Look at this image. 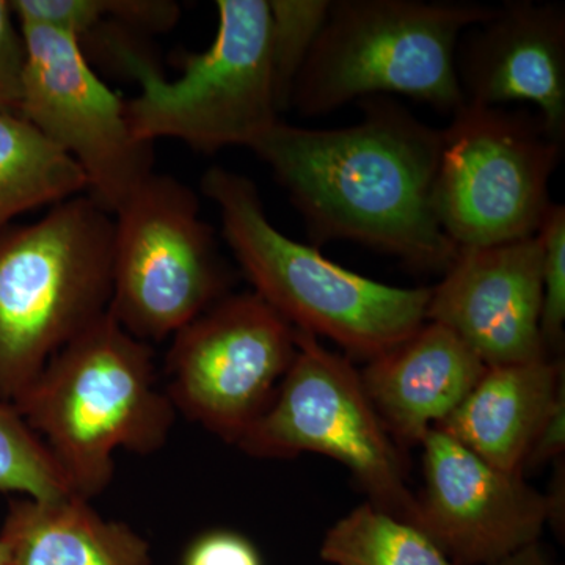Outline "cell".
Listing matches in <instances>:
<instances>
[{
  "instance_id": "obj_1",
  "label": "cell",
  "mask_w": 565,
  "mask_h": 565,
  "mask_svg": "<svg viewBox=\"0 0 565 565\" xmlns=\"http://www.w3.org/2000/svg\"><path fill=\"white\" fill-rule=\"evenodd\" d=\"M363 120L310 129L275 122L250 150L266 162L315 244L352 241L419 273L455 262L435 211L441 129L390 96L359 102Z\"/></svg>"
},
{
  "instance_id": "obj_2",
  "label": "cell",
  "mask_w": 565,
  "mask_h": 565,
  "mask_svg": "<svg viewBox=\"0 0 565 565\" xmlns=\"http://www.w3.org/2000/svg\"><path fill=\"white\" fill-rule=\"evenodd\" d=\"M14 408L71 492L88 501L110 484L115 452L159 451L177 418L156 382L150 344L109 313L55 353Z\"/></svg>"
},
{
  "instance_id": "obj_3",
  "label": "cell",
  "mask_w": 565,
  "mask_h": 565,
  "mask_svg": "<svg viewBox=\"0 0 565 565\" xmlns=\"http://www.w3.org/2000/svg\"><path fill=\"white\" fill-rule=\"evenodd\" d=\"M202 191L217 206L223 239L253 292L294 329L371 362L427 321L433 288L375 281L286 236L267 217L250 178L214 166L203 174Z\"/></svg>"
},
{
  "instance_id": "obj_4",
  "label": "cell",
  "mask_w": 565,
  "mask_h": 565,
  "mask_svg": "<svg viewBox=\"0 0 565 565\" xmlns=\"http://www.w3.org/2000/svg\"><path fill=\"white\" fill-rule=\"evenodd\" d=\"M114 218L90 195L0 234V403L14 405L52 356L109 313Z\"/></svg>"
},
{
  "instance_id": "obj_5",
  "label": "cell",
  "mask_w": 565,
  "mask_h": 565,
  "mask_svg": "<svg viewBox=\"0 0 565 565\" xmlns=\"http://www.w3.org/2000/svg\"><path fill=\"white\" fill-rule=\"evenodd\" d=\"M493 7L423 0H330L291 96L303 117L403 95L444 114L462 107L456 51ZM289 107V109H291Z\"/></svg>"
},
{
  "instance_id": "obj_6",
  "label": "cell",
  "mask_w": 565,
  "mask_h": 565,
  "mask_svg": "<svg viewBox=\"0 0 565 565\" xmlns=\"http://www.w3.org/2000/svg\"><path fill=\"white\" fill-rule=\"evenodd\" d=\"M218 28L206 51L188 55L177 79H167L148 55L110 29L102 43L139 84L126 103L137 140H180L200 152L245 147L280 120L270 57L267 0H217Z\"/></svg>"
},
{
  "instance_id": "obj_7",
  "label": "cell",
  "mask_w": 565,
  "mask_h": 565,
  "mask_svg": "<svg viewBox=\"0 0 565 565\" xmlns=\"http://www.w3.org/2000/svg\"><path fill=\"white\" fill-rule=\"evenodd\" d=\"M563 148L533 111L459 107L441 129L435 181L438 222L457 250L535 236Z\"/></svg>"
},
{
  "instance_id": "obj_8",
  "label": "cell",
  "mask_w": 565,
  "mask_h": 565,
  "mask_svg": "<svg viewBox=\"0 0 565 565\" xmlns=\"http://www.w3.org/2000/svg\"><path fill=\"white\" fill-rule=\"evenodd\" d=\"M109 315L141 341H161L226 296L230 273L196 193L151 173L115 212Z\"/></svg>"
},
{
  "instance_id": "obj_9",
  "label": "cell",
  "mask_w": 565,
  "mask_h": 565,
  "mask_svg": "<svg viewBox=\"0 0 565 565\" xmlns=\"http://www.w3.org/2000/svg\"><path fill=\"white\" fill-rule=\"evenodd\" d=\"M297 352L273 403L237 441L256 459L313 452L337 460L379 508L416 525L403 460L364 390L362 374L315 334L296 329Z\"/></svg>"
},
{
  "instance_id": "obj_10",
  "label": "cell",
  "mask_w": 565,
  "mask_h": 565,
  "mask_svg": "<svg viewBox=\"0 0 565 565\" xmlns=\"http://www.w3.org/2000/svg\"><path fill=\"white\" fill-rule=\"evenodd\" d=\"M296 352V329L258 294H226L173 334L166 393L174 411L237 445L273 403Z\"/></svg>"
},
{
  "instance_id": "obj_11",
  "label": "cell",
  "mask_w": 565,
  "mask_h": 565,
  "mask_svg": "<svg viewBox=\"0 0 565 565\" xmlns=\"http://www.w3.org/2000/svg\"><path fill=\"white\" fill-rule=\"evenodd\" d=\"M20 29L18 115L81 167L92 199L115 214L154 173L152 145L134 137L126 103L92 70L81 41L47 25L22 22Z\"/></svg>"
},
{
  "instance_id": "obj_12",
  "label": "cell",
  "mask_w": 565,
  "mask_h": 565,
  "mask_svg": "<svg viewBox=\"0 0 565 565\" xmlns=\"http://www.w3.org/2000/svg\"><path fill=\"white\" fill-rule=\"evenodd\" d=\"M424 490L416 526L456 565H493L537 544L546 523V494L523 475L487 463L444 430L423 438Z\"/></svg>"
},
{
  "instance_id": "obj_13",
  "label": "cell",
  "mask_w": 565,
  "mask_h": 565,
  "mask_svg": "<svg viewBox=\"0 0 565 565\" xmlns=\"http://www.w3.org/2000/svg\"><path fill=\"white\" fill-rule=\"evenodd\" d=\"M433 288L427 321L456 333L487 367L548 356L541 333L542 245L459 248Z\"/></svg>"
},
{
  "instance_id": "obj_14",
  "label": "cell",
  "mask_w": 565,
  "mask_h": 565,
  "mask_svg": "<svg viewBox=\"0 0 565 565\" xmlns=\"http://www.w3.org/2000/svg\"><path fill=\"white\" fill-rule=\"evenodd\" d=\"M456 73L463 102L537 107L546 131L565 140V9L511 0L460 36Z\"/></svg>"
},
{
  "instance_id": "obj_15",
  "label": "cell",
  "mask_w": 565,
  "mask_h": 565,
  "mask_svg": "<svg viewBox=\"0 0 565 565\" xmlns=\"http://www.w3.org/2000/svg\"><path fill=\"white\" fill-rule=\"evenodd\" d=\"M486 370L456 333L426 321L360 374L390 435L403 444H422L462 404Z\"/></svg>"
},
{
  "instance_id": "obj_16",
  "label": "cell",
  "mask_w": 565,
  "mask_h": 565,
  "mask_svg": "<svg viewBox=\"0 0 565 565\" xmlns=\"http://www.w3.org/2000/svg\"><path fill=\"white\" fill-rule=\"evenodd\" d=\"M564 386V362L550 356L487 367L437 429L505 473L523 475L535 435Z\"/></svg>"
},
{
  "instance_id": "obj_17",
  "label": "cell",
  "mask_w": 565,
  "mask_h": 565,
  "mask_svg": "<svg viewBox=\"0 0 565 565\" xmlns=\"http://www.w3.org/2000/svg\"><path fill=\"white\" fill-rule=\"evenodd\" d=\"M0 545L10 565H152L139 533L76 494L10 501Z\"/></svg>"
},
{
  "instance_id": "obj_18",
  "label": "cell",
  "mask_w": 565,
  "mask_h": 565,
  "mask_svg": "<svg viewBox=\"0 0 565 565\" xmlns=\"http://www.w3.org/2000/svg\"><path fill=\"white\" fill-rule=\"evenodd\" d=\"M81 167L20 115L0 114V234L11 221L82 195Z\"/></svg>"
},
{
  "instance_id": "obj_19",
  "label": "cell",
  "mask_w": 565,
  "mask_h": 565,
  "mask_svg": "<svg viewBox=\"0 0 565 565\" xmlns=\"http://www.w3.org/2000/svg\"><path fill=\"white\" fill-rule=\"evenodd\" d=\"M319 555L332 565H456L422 527L373 503L338 520Z\"/></svg>"
},
{
  "instance_id": "obj_20",
  "label": "cell",
  "mask_w": 565,
  "mask_h": 565,
  "mask_svg": "<svg viewBox=\"0 0 565 565\" xmlns=\"http://www.w3.org/2000/svg\"><path fill=\"white\" fill-rule=\"evenodd\" d=\"M0 492L35 500L74 494L39 435L6 403H0Z\"/></svg>"
},
{
  "instance_id": "obj_21",
  "label": "cell",
  "mask_w": 565,
  "mask_h": 565,
  "mask_svg": "<svg viewBox=\"0 0 565 565\" xmlns=\"http://www.w3.org/2000/svg\"><path fill=\"white\" fill-rule=\"evenodd\" d=\"M270 11V57L278 111L291 107L294 84L319 32L330 0H267Z\"/></svg>"
},
{
  "instance_id": "obj_22",
  "label": "cell",
  "mask_w": 565,
  "mask_h": 565,
  "mask_svg": "<svg viewBox=\"0 0 565 565\" xmlns=\"http://www.w3.org/2000/svg\"><path fill=\"white\" fill-rule=\"evenodd\" d=\"M542 245L541 333L546 352L563 345L565 323V207L552 203L537 232Z\"/></svg>"
},
{
  "instance_id": "obj_23",
  "label": "cell",
  "mask_w": 565,
  "mask_h": 565,
  "mask_svg": "<svg viewBox=\"0 0 565 565\" xmlns=\"http://www.w3.org/2000/svg\"><path fill=\"white\" fill-rule=\"evenodd\" d=\"M24 41L9 0H0V114H20Z\"/></svg>"
},
{
  "instance_id": "obj_24",
  "label": "cell",
  "mask_w": 565,
  "mask_h": 565,
  "mask_svg": "<svg viewBox=\"0 0 565 565\" xmlns=\"http://www.w3.org/2000/svg\"><path fill=\"white\" fill-rule=\"evenodd\" d=\"M184 565H263L255 546L232 531H211L193 541Z\"/></svg>"
},
{
  "instance_id": "obj_25",
  "label": "cell",
  "mask_w": 565,
  "mask_h": 565,
  "mask_svg": "<svg viewBox=\"0 0 565 565\" xmlns=\"http://www.w3.org/2000/svg\"><path fill=\"white\" fill-rule=\"evenodd\" d=\"M565 449V386L557 394L555 404L527 452L523 473L527 468L541 467L550 460H559Z\"/></svg>"
},
{
  "instance_id": "obj_26",
  "label": "cell",
  "mask_w": 565,
  "mask_h": 565,
  "mask_svg": "<svg viewBox=\"0 0 565 565\" xmlns=\"http://www.w3.org/2000/svg\"><path fill=\"white\" fill-rule=\"evenodd\" d=\"M493 565H553L546 559L544 552H542L541 546L537 544H533L526 546V548L520 550V552L514 553V555L505 557V559L500 561V563Z\"/></svg>"
},
{
  "instance_id": "obj_27",
  "label": "cell",
  "mask_w": 565,
  "mask_h": 565,
  "mask_svg": "<svg viewBox=\"0 0 565 565\" xmlns=\"http://www.w3.org/2000/svg\"><path fill=\"white\" fill-rule=\"evenodd\" d=\"M0 565H10L2 545H0Z\"/></svg>"
}]
</instances>
